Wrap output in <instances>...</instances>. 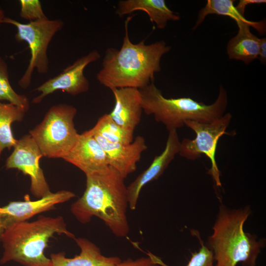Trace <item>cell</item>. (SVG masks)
Segmentation results:
<instances>
[{
  "label": "cell",
  "instance_id": "cell-18",
  "mask_svg": "<svg viewBox=\"0 0 266 266\" xmlns=\"http://www.w3.org/2000/svg\"><path fill=\"white\" fill-rule=\"evenodd\" d=\"M237 33L228 42L227 52L230 59L238 60L248 65L258 59L260 38L250 31V26L244 23H237Z\"/></svg>",
  "mask_w": 266,
  "mask_h": 266
},
{
  "label": "cell",
  "instance_id": "cell-20",
  "mask_svg": "<svg viewBox=\"0 0 266 266\" xmlns=\"http://www.w3.org/2000/svg\"><path fill=\"white\" fill-rule=\"evenodd\" d=\"M25 111L12 103L0 102V155L5 148L9 150L14 147L18 140L14 137L11 131V124L21 121Z\"/></svg>",
  "mask_w": 266,
  "mask_h": 266
},
{
  "label": "cell",
  "instance_id": "cell-23",
  "mask_svg": "<svg viewBox=\"0 0 266 266\" xmlns=\"http://www.w3.org/2000/svg\"><path fill=\"white\" fill-rule=\"evenodd\" d=\"M191 233L199 240L200 247L198 251L191 253L190 259L186 266H215L212 253L204 244L199 232L192 230ZM146 254L150 256L160 266H169L159 257L151 252H148Z\"/></svg>",
  "mask_w": 266,
  "mask_h": 266
},
{
  "label": "cell",
  "instance_id": "cell-24",
  "mask_svg": "<svg viewBox=\"0 0 266 266\" xmlns=\"http://www.w3.org/2000/svg\"><path fill=\"white\" fill-rule=\"evenodd\" d=\"M20 16L30 22L48 18L39 0H20Z\"/></svg>",
  "mask_w": 266,
  "mask_h": 266
},
{
  "label": "cell",
  "instance_id": "cell-1",
  "mask_svg": "<svg viewBox=\"0 0 266 266\" xmlns=\"http://www.w3.org/2000/svg\"><path fill=\"white\" fill-rule=\"evenodd\" d=\"M125 22V35L120 49L108 48L102 59L97 79L110 89H142L154 81L155 74L161 70L162 57L171 49L163 40L146 44L144 40L133 43L130 40L129 23Z\"/></svg>",
  "mask_w": 266,
  "mask_h": 266
},
{
  "label": "cell",
  "instance_id": "cell-19",
  "mask_svg": "<svg viewBox=\"0 0 266 266\" xmlns=\"http://www.w3.org/2000/svg\"><path fill=\"white\" fill-rule=\"evenodd\" d=\"M233 0H208L205 6L199 11L198 19L193 30L197 29L209 14L228 16L234 20L236 24L244 23L253 27L260 33H266V22L251 21L241 14L234 5Z\"/></svg>",
  "mask_w": 266,
  "mask_h": 266
},
{
  "label": "cell",
  "instance_id": "cell-10",
  "mask_svg": "<svg viewBox=\"0 0 266 266\" xmlns=\"http://www.w3.org/2000/svg\"><path fill=\"white\" fill-rule=\"evenodd\" d=\"M100 58L99 52L94 49L87 55L78 58L60 74L36 88L35 90L41 93L34 98L32 102L39 103L46 96L57 90H62L73 96L87 92L89 89V82L84 74V69Z\"/></svg>",
  "mask_w": 266,
  "mask_h": 266
},
{
  "label": "cell",
  "instance_id": "cell-6",
  "mask_svg": "<svg viewBox=\"0 0 266 266\" xmlns=\"http://www.w3.org/2000/svg\"><path fill=\"white\" fill-rule=\"evenodd\" d=\"M77 109L72 105L52 106L43 121L30 132L43 156L63 159L75 144L79 133L73 122Z\"/></svg>",
  "mask_w": 266,
  "mask_h": 266
},
{
  "label": "cell",
  "instance_id": "cell-21",
  "mask_svg": "<svg viewBox=\"0 0 266 266\" xmlns=\"http://www.w3.org/2000/svg\"><path fill=\"white\" fill-rule=\"evenodd\" d=\"M89 130L111 143L128 144L133 140V133L117 125L109 114L101 116L95 126Z\"/></svg>",
  "mask_w": 266,
  "mask_h": 266
},
{
  "label": "cell",
  "instance_id": "cell-5",
  "mask_svg": "<svg viewBox=\"0 0 266 266\" xmlns=\"http://www.w3.org/2000/svg\"><path fill=\"white\" fill-rule=\"evenodd\" d=\"M139 90L143 111L147 115H153L168 131H177L187 121L209 123L217 119L225 114L228 103L227 93L222 85L217 99L211 104L190 97L166 98L154 82Z\"/></svg>",
  "mask_w": 266,
  "mask_h": 266
},
{
  "label": "cell",
  "instance_id": "cell-26",
  "mask_svg": "<svg viewBox=\"0 0 266 266\" xmlns=\"http://www.w3.org/2000/svg\"><path fill=\"white\" fill-rule=\"evenodd\" d=\"M266 2L265 0H240L235 7L239 12L244 16L246 6L252 4H262Z\"/></svg>",
  "mask_w": 266,
  "mask_h": 266
},
{
  "label": "cell",
  "instance_id": "cell-4",
  "mask_svg": "<svg viewBox=\"0 0 266 266\" xmlns=\"http://www.w3.org/2000/svg\"><path fill=\"white\" fill-rule=\"evenodd\" d=\"M75 238L67 229L63 217L40 216L32 222L15 224L2 235L3 252L1 264L14 261L24 266H52L50 258L44 254L48 242L54 234Z\"/></svg>",
  "mask_w": 266,
  "mask_h": 266
},
{
  "label": "cell",
  "instance_id": "cell-28",
  "mask_svg": "<svg viewBox=\"0 0 266 266\" xmlns=\"http://www.w3.org/2000/svg\"><path fill=\"white\" fill-rule=\"evenodd\" d=\"M4 12L2 8L0 6V25L3 23V21L5 18Z\"/></svg>",
  "mask_w": 266,
  "mask_h": 266
},
{
  "label": "cell",
  "instance_id": "cell-29",
  "mask_svg": "<svg viewBox=\"0 0 266 266\" xmlns=\"http://www.w3.org/2000/svg\"><path fill=\"white\" fill-rule=\"evenodd\" d=\"M2 210V208L0 207V212H1Z\"/></svg>",
  "mask_w": 266,
  "mask_h": 266
},
{
  "label": "cell",
  "instance_id": "cell-3",
  "mask_svg": "<svg viewBox=\"0 0 266 266\" xmlns=\"http://www.w3.org/2000/svg\"><path fill=\"white\" fill-rule=\"evenodd\" d=\"M251 212L248 205L238 208L220 205L213 232L205 244L212 253L215 266H236L238 263L256 266L266 239H258L256 234L244 231Z\"/></svg>",
  "mask_w": 266,
  "mask_h": 266
},
{
  "label": "cell",
  "instance_id": "cell-25",
  "mask_svg": "<svg viewBox=\"0 0 266 266\" xmlns=\"http://www.w3.org/2000/svg\"><path fill=\"white\" fill-rule=\"evenodd\" d=\"M115 266H160L148 255L147 257H141L136 259L128 258L122 261Z\"/></svg>",
  "mask_w": 266,
  "mask_h": 266
},
{
  "label": "cell",
  "instance_id": "cell-16",
  "mask_svg": "<svg viewBox=\"0 0 266 266\" xmlns=\"http://www.w3.org/2000/svg\"><path fill=\"white\" fill-rule=\"evenodd\" d=\"M74 240L80 248L79 255L68 258L64 252L52 253L50 255L52 266H115L121 261L117 256H104L95 244L86 238Z\"/></svg>",
  "mask_w": 266,
  "mask_h": 266
},
{
  "label": "cell",
  "instance_id": "cell-12",
  "mask_svg": "<svg viewBox=\"0 0 266 266\" xmlns=\"http://www.w3.org/2000/svg\"><path fill=\"white\" fill-rule=\"evenodd\" d=\"M180 141L176 130L168 131L164 151L154 158L150 166L127 186L129 208L135 209L142 188L147 183L158 179L178 154Z\"/></svg>",
  "mask_w": 266,
  "mask_h": 266
},
{
  "label": "cell",
  "instance_id": "cell-14",
  "mask_svg": "<svg viewBox=\"0 0 266 266\" xmlns=\"http://www.w3.org/2000/svg\"><path fill=\"white\" fill-rule=\"evenodd\" d=\"M63 159L77 167L85 175L109 166L105 152L89 130L78 134L74 146Z\"/></svg>",
  "mask_w": 266,
  "mask_h": 266
},
{
  "label": "cell",
  "instance_id": "cell-15",
  "mask_svg": "<svg viewBox=\"0 0 266 266\" xmlns=\"http://www.w3.org/2000/svg\"><path fill=\"white\" fill-rule=\"evenodd\" d=\"M111 91L115 105L109 113L110 117L117 125L134 133L140 121L143 111L139 90L124 88Z\"/></svg>",
  "mask_w": 266,
  "mask_h": 266
},
{
  "label": "cell",
  "instance_id": "cell-22",
  "mask_svg": "<svg viewBox=\"0 0 266 266\" xmlns=\"http://www.w3.org/2000/svg\"><path fill=\"white\" fill-rule=\"evenodd\" d=\"M6 100L25 112L29 108L28 98L25 95L16 93L11 87L9 81L7 65L5 61L0 57V100Z\"/></svg>",
  "mask_w": 266,
  "mask_h": 266
},
{
  "label": "cell",
  "instance_id": "cell-27",
  "mask_svg": "<svg viewBox=\"0 0 266 266\" xmlns=\"http://www.w3.org/2000/svg\"><path fill=\"white\" fill-rule=\"evenodd\" d=\"M258 59L263 64L266 62V38H260V51Z\"/></svg>",
  "mask_w": 266,
  "mask_h": 266
},
{
  "label": "cell",
  "instance_id": "cell-9",
  "mask_svg": "<svg viewBox=\"0 0 266 266\" xmlns=\"http://www.w3.org/2000/svg\"><path fill=\"white\" fill-rule=\"evenodd\" d=\"M12 153L7 159V169L16 168L30 177V191L39 199L52 192L39 166V160L43 155L31 135H26L18 140Z\"/></svg>",
  "mask_w": 266,
  "mask_h": 266
},
{
  "label": "cell",
  "instance_id": "cell-13",
  "mask_svg": "<svg viewBox=\"0 0 266 266\" xmlns=\"http://www.w3.org/2000/svg\"><path fill=\"white\" fill-rule=\"evenodd\" d=\"M89 131L103 149L108 165L116 169L123 178L125 179L135 171L142 153L147 148L143 137L138 135L128 144H114Z\"/></svg>",
  "mask_w": 266,
  "mask_h": 266
},
{
  "label": "cell",
  "instance_id": "cell-2",
  "mask_svg": "<svg viewBox=\"0 0 266 266\" xmlns=\"http://www.w3.org/2000/svg\"><path fill=\"white\" fill-rule=\"evenodd\" d=\"M86 177V189L71 204L72 214L82 224L97 217L116 237L127 236L130 231L127 216L129 201L125 178L109 166Z\"/></svg>",
  "mask_w": 266,
  "mask_h": 266
},
{
  "label": "cell",
  "instance_id": "cell-11",
  "mask_svg": "<svg viewBox=\"0 0 266 266\" xmlns=\"http://www.w3.org/2000/svg\"><path fill=\"white\" fill-rule=\"evenodd\" d=\"M72 192L61 190L36 200L11 201L0 212V242L2 235L13 225L25 221L39 213L54 209L58 204L74 198Z\"/></svg>",
  "mask_w": 266,
  "mask_h": 266
},
{
  "label": "cell",
  "instance_id": "cell-7",
  "mask_svg": "<svg viewBox=\"0 0 266 266\" xmlns=\"http://www.w3.org/2000/svg\"><path fill=\"white\" fill-rule=\"evenodd\" d=\"M3 23L14 25L17 29L15 38L17 42H26L31 52L29 64L18 81L20 87L27 88L31 84L32 74L35 69L40 74L48 72L49 60L48 47L55 34L64 26L60 19L48 18L24 24L9 17H5Z\"/></svg>",
  "mask_w": 266,
  "mask_h": 266
},
{
  "label": "cell",
  "instance_id": "cell-8",
  "mask_svg": "<svg viewBox=\"0 0 266 266\" xmlns=\"http://www.w3.org/2000/svg\"><path fill=\"white\" fill-rule=\"evenodd\" d=\"M232 116L230 113L211 122L202 123L187 121L184 123L196 134L194 139L184 138L180 141L179 155L188 160L195 161L205 155L209 159L211 167L208 173L217 187H221L220 171L216 162L218 142L224 134H229L226 131Z\"/></svg>",
  "mask_w": 266,
  "mask_h": 266
},
{
  "label": "cell",
  "instance_id": "cell-17",
  "mask_svg": "<svg viewBox=\"0 0 266 266\" xmlns=\"http://www.w3.org/2000/svg\"><path fill=\"white\" fill-rule=\"evenodd\" d=\"M135 11L145 12L150 21L159 29H164L168 21H177L180 16L167 6L164 0H122L117 4L116 14L119 16Z\"/></svg>",
  "mask_w": 266,
  "mask_h": 266
}]
</instances>
